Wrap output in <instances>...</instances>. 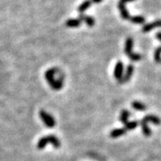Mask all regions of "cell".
<instances>
[{"mask_svg":"<svg viewBox=\"0 0 161 161\" xmlns=\"http://www.w3.org/2000/svg\"><path fill=\"white\" fill-rule=\"evenodd\" d=\"M78 19L80 20L81 22H82V21H85L86 23L89 25L90 27H92V26L95 25V22H96V21H95V19H94L93 17H89V16L84 15L83 13H80V16H79Z\"/></svg>","mask_w":161,"mask_h":161,"instance_id":"10","label":"cell"},{"mask_svg":"<svg viewBox=\"0 0 161 161\" xmlns=\"http://www.w3.org/2000/svg\"><path fill=\"white\" fill-rule=\"evenodd\" d=\"M140 125L142 127V132L146 136H150L151 135V131L148 127V122L145 119H142L140 122Z\"/></svg>","mask_w":161,"mask_h":161,"instance_id":"9","label":"cell"},{"mask_svg":"<svg viewBox=\"0 0 161 161\" xmlns=\"http://www.w3.org/2000/svg\"><path fill=\"white\" fill-rule=\"evenodd\" d=\"M131 107L136 110H139V111H144L146 109V104H144L142 102H139V101H134L132 102V104H131Z\"/></svg>","mask_w":161,"mask_h":161,"instance_id":"14","label":"cell"},{"mask_svg":"<svg viewBox=\"0 0 161 161\" xmlns=\"http://www.w3.org/2000/svg\"><path fill=\"white\" fill-rule=\"evenodd\" d=\"M155 61L157 64H159L161 62V46L157 48L155 52Z\"/></svg>","mask_w":161,"mask_h":161,"instance_id":"19","label":"cell"},{"mask_svg":"<svg viewBox=\"0 0 161 161\" xmlns=\"http://www.w3.org/2000/svg\"><path fill=\"white\" fill-rule=\"evenodd\" d=\"M156 38L158 39V40H159V41H160V42H161V31H159V32H158V33H157V34H156Z\"/></svg>","mask_w":161,"mask_h":161,"instance_id":"20","label":"cell"},{"mask_svg":"<svg viewBox=\"0 0 161 161\" xmlns=\"http://www.w3.org/2000/svg\"><path fill=\"white\" fill-rule=\"evenodd\" d=\"M157 27H161V20H157V21H153L151 23L146 24L143 27H142V31L146 33V32H149L150 31L155 29Z\"/></svg>","mask_w":161,"mask_h":161,"instance_id":"8","label":"cell"},{"mask_svg":"<svg viewBox=\"0 0 161 161\" xmlns=\"http://www.w3.org/2000/svg\"><path fill=\"white\" fill-rule=\"evenodd\" d=\"M80 23H81V21H80L78 18H76V19H69L66 21V25H67L68 27L76 28L78 27L79 25H80Z\"/></svg>","mask_w":161,"mask_h":161,"instance_id":"13","label":"cell"},{"mask_svg":"<svg viewBox=\"0 0 161 161\" xmlns=\"http://www.w3.org/2000/svg\"><path fill=\"white\" fill-rule=\"evenodd\" d=\"M40 117L41 120L44 122L45 125L48 127H53L55 126L56 122L53 117L51 116L49 114L45 112V110L40 111Z\"/></svg>","mask_w":161,"mask_h":161,"instance_id":"4","label":"cell"},{"mask_svg":"<svg viewBox=\"0 0 161 161\" xmlns=\"http://www.w3.org/2000/svg\"><path fill=\"white\" fill-rule=\"evenodd\" d=\"M133 40L131 38H127L125 43V53L129 57L131 61H139L142 58V55L138 53H134L132 52Z\"/></svg>","mask_w":161,"mask_h":161,"instance_id":"3","label":"cell"},{"mask_svg":"<svg viewBox=\"0 0 161 161\" xmlns=\"http://www.w3.org/2000/svg\"><path fill=\"white\" fill-rule=\"evenodd\" d=\"M91 3L92 2H91V0H86V1H84V2L78 7L79 13H83L87 8H89L90 6L91 5Z\"/></svg>","mask_w":161,"mask_h":161,"instance_id":"15","label":"cell"},{"mask_svg":"<svg viewBox=\"0 0 161 161\" xmlns=\"http://www.w3.org/2000/svg\"><path fill=\"white\" fill-rule=\"evenodd\" d=\"M133 72H134V66L131 65V64H129V65L127 66L125 75H124V76H123V78H122V80L119 81V83H120V84H123V83L127 82V81L130 80V78L131 77L132 74H133Z\"/></svg>","mask_w":161,"mask_h":161,"instance_id":"7","label":"cell"},{"mask_svg":"<svg viewBox=\"0 0 161 161\" xmlns=\"http://www.w3.org/2000/svg\"><path fill=\"white\" fill-rule=\"evenodd\" d=\"M102 0H91V2L95 3H100Z\"/></svg>","mask_w":161,"mask_h":161,"instance_id":"21","label":"cell"},{"mask_svg":"<svg viewBox=\"0 0 161 161\" xmlns=\"http://www.w3.org/2000/svg\"><path fill=\"white\" fill-rule=\"evenodd\" d=\"M143 119H146L147 122H151V123H153L155 125H159L161 123V120L159 119V118H158L157 116H155V115H146V116H145Z\"/></svg>","mask_w":161,"mask_h":161,"instance_id":"12","label":"cell"},{"mask_svg":"<svg viewBox=\"0 0 161 161\" xmlns=\"http://www.w3.org/2000/svg\"><path fill=\"white\" fill-rule=\"evenodd\" d=\"M123 64L122 62H118L115 66L114 68V77L118 81H120L123 78Z\"/></svg>","mask_w":161,"mask_h":161,"instance_id":"6","label":"cell"},{"mask_svg":"<svg viewBox=\"0 0 161 161\" xmlns=\"http://www.w3.org/2000/svg\"><path fill=\"white\" fill-rule=\"evenodd\" d=\"M48 143H51L55 148H59L60 146H61L59 140L55 136L49 135V136H46L40 138L38 142V144H37V148L40 149V150H42V149L45 148V146Z\"/></svg>","mask_w":161,"mask_h":161,"instance_id":"2","label":"cell"},{"mask_svg":"<svg viewBox=\"0 0 161 161\" xmlns=\"http://www.w3.org/2000/svg\"><path fill=\"white\" fill-rule=\"evenodd\" d=\"M127 130L126 129L125 127H123V128H118V129H114L111 131L110 132V136L112 138H117L119 137V136H123L124 134L127 132Z\"/></svg>","mask_w":161,"mask_h":161,"instance_id":"11","label":"cell"},{"mask_svg":"<svg viewBox=\"0 0 161 161\" xmlns=\"http://www.w3.org/2000/svg\"><path fill=\"white\" fill-rule=\"evenodd\" d=\"M131 1H134V0H120L119 3V11H120L121 16L124 20H129L130 17H131L125 7L126 3L128 2H131Z\"/></svg>","mask_w":161,"mask_h":161,"instance_id":"5","label":"cell"},{"mask_svg":"<svg viewBox=\"0 0 161 161\" xmlns=\"http://www.w3.org/2000/svg\"><path fill=\"white\" fill-rule=\"evenodd\" d=\"M125 128L127 130H131V129H135L136 127L138 126V122L137 121H132V122H128L127 123H126Z\"/></svg>","mask_w":161,"mask_h":161,"instance_id":"18","label":"cell"},{"mask_svg":"<svg viewBox=\"0 0 161 161\" xmlns=\"http://www.w3.org/2000/svg\"><path fill=\"white\" fill-rule=\"evenodd\" d=\"M130 21L132 22V23L136 24H143L145 22V18L142 16H135V17H130Z\"/></svg>","mask_w":161,"mask_h":161,"instance_id":"17","label":"cell"},{"mask_svg":"<svg viewBox=\"0 0 161 161\" xmlns=\"http://www.w3.org/2000/svg\"><path fill=\"white\" fill-rule=\"evenodd\" d=\"M129 112L127 110H123L120 115V121L125 125L126 123H128V117H129Z\"/></svg>","mask_w":161,"mask_h":161,"instance_id":"16","label":"cell"},{"mask_svg":"<svg viewBox=\"0 0 161 161\" xmlns=\"http://www.w3.org/2000/svg\"><path fill=\"white\" fill-rule=\"evenodd\" d=\"M54 75H55V69L51 68V69H49L45 72V78H46L47 81L49 82L51 88L55 90V91H58V90H60L63 88L64 80H63V78H60L59 80H55L54 79Z\"/></svg>","mask_w":161,"mask_h":161,"instance_id":"1","label":"cell"}]
</instances>
